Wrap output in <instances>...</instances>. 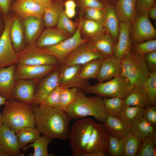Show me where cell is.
Segmentation results:
<instances>
[{
	"mask_svg": "<svg viewBox=\"0 0 156 156\" xmlns=\"http://www.w3.org/2000/svg\"><path fill=\"white\" fill-rule=\"evenodd\" d=\"M36 127L41 133L51 139H68L71 118L58 107L41 104L33 106Z\"/></svg>",
	"mask_w": 156,
	"mask_h": 156,
	"instance_id": "6da1fadb",
	"label": "cell"
},
{
	"mask_svg": "<svg viewBox=\"0 0 156 156\" xmlns=\"http://www.w3.org/2000/svg\"><path fill=\"white\" fill-rule=\"evenodd\" d=\"M2 114L3 125L16 133L25 127H36L33 106L31 104L7 100Z\"/></svg>",
	"mask_w": 156,
	"mask_h": 156,
	"instance_id": "7a4b0ae2",
	"label": "cell"
},
{
	"mask_svg": "<svg viewBox=\"0 0 156 156\" xmlns=\"http://www.w3.org/2000/svg\"><path fill=\"white\" fill-rule=\"evenodd\" d=\"M35 80L19 79L16 81L13 91V99L31 104L36 88Z\"/></svg>",
	"mask_w": 156,
	"mask_h": 156,
	"instance_id": "d6986e66",
	"label": "cell"
},
{
	"mask_svg": "<svg viewBox=\"0 0 156 156\" xmlns=\"http://www.w3.org/2000/svg\"><path fill=\"white\" fill-rule=\"evenodd\" d=\"M65 37L59 31L47 29L41 35L36 43L39 47L52 46L65 40Z\"/></svg>",
	"mask_w": 156,
	"mask_h": 156,
	"instance_id": "f546056e",
	"label": "cell"
},
{
	"mask_svg": "<svg viewBox=\"0 0 156 156\" xmlns=\"http://www.w3.org/2000/svg\"><path fill=\"white\" fill-rule=\"evenodd\" d=\"M145 60L150 71L156 69V50L145 54Z\"/></svg>",
	"mask_w": 156,
	"mask_h": 156,
	"instance_id": "681fc988",
	"label": "cell"
},
{
	"mask_svg": "<svg viewBox=\"0 0 156 156\" xmlns=\"http://www.w3.org/2000/svg\"><path fill=\"white\" fill-rule=\"evenodd\" d=\"M123 145L122 156H135L141 144L142 140L135 137L131 131L121 139Z\"/></svg>",
	"mask_w": 156,
	"mask_h": 156,
	"instance_id": "1f68e13d",
	"label": "cell"
},
{
	"mask_svg": "<svg viewBox=\"0 0 156 156\" xmlns=\"http://www.w3.org/2000/svg\"><path fill=\"white\" fill-rule=\"evenodd\" d=\"M104 10L105 17L104 27L106 32L116 42L119 34V20L115 5H106Z\"/></svg>",
	"mask_w": 156,
	"mask_h": 156,
	"instance_id": "cb8c5ba5",
	"label": "cell"
},
{
	"mask_svg": "<svg viewBox=\"0 0 156 156\" xmlns=\"http://www.w3.org/2000/svg\"><path fill=\"white\" fill-rule=\"evenodd\" d=\"M62 11L60 6L57 4H52L45 8L43 17L45 26L50 27L56 25Z\"/></svg>",
	"mask_w": 156,
	"mask_h": 156,
	"instance_id": "ab89813d",
	"label": "cell"
},
{
	"mask_svg": "<svg viewBox=\"0 0 156 156\" xmlns=\"http://www.w3.org/2000/svg\"><path fill=\"white\" fill-rule=\"evenodd\" d=\"M81 21L76 32L71 37L54 45L40 47L43 52L56 57L60 63L72 51L81 44L88 41L83 39L80 34Z\"/></svg>",
	"mask_w": 156,
	"mask_h": 156,
	"instance_id": "9c48e42d",
	"label": "cell"
},
{
	"mask_svg": "<svg viewBox=\"0 0 156 156\" xmlns=\"http://www.w3.org/2000/svg\"><path fill=\"white\" fill-rule=\"evenodd\" d=\"M105 1L107 2L106 5L112 4L115 5L116 1V0H105Z\"/></svg>",
	"mask_w": 156,
	"mask_h": 156,
	"instance_id": "680465c9",
	"label": "cell"
},
{
	"mask_svg": "<svg viewBox=\"0 0 156 156\" xmlns=\"http://www.w3.org/2000/svg\"><path fill=\"white\" fill-rule=\"evenodd\" d=\"M86 13L89 19L96 21L104 27L105 17L104 8H87Z\"/></svg>",
	"mask_w": 156,
	"mask_h": 156,
	"instance_id": "bcb514c9",
	"label": "cell"
},
{
	"mask_svg": "<svg viewBox=\"0 0 156 156\" xmlns=\"http://www.w3.org/2000/svg\"><path fill=\"white\" fill-rule=\"evenodd\" d=\"M82 65L60 66L58 86L62 88H76L81 89L90 85L88 80L80 76Z\"/></svg>",
	"mask_w": 156,
	"mask_h": 156,
	"instance_id": "4fadbf2b",
	"label": "cell"
},
{
	"mask_svg": "<svg viewBox=\"0 0 156 156\" xmlns=\"http://www.w3.org/2000/svg\"><path fill=\"white\" fill-rule=\"evenodd\" d=\"M14 18L5 17L4 30L0 37V69L17 63L18 53L14 50L9 31Z\"/></svg>",
	"mask_w": 156,
	"mask_h": 156,
	"instance_id": "7c38bea8",
	"label": "cell"
},
{
	"mask_svg": "<svg viewBox=\"0 0 156 156\" xmlns=\"http://www.w3.org/2000/svg\"><path fill=\"white\" fill-rule=\"evenodd\" d=\"M23 28L20 20L14 18L10 26L9 34L14 50L19 51L24 47V36Z\"/></svg>",
	"mask_w": 156,
	"mask_h": 156,
	"instance_id": "83f0119b",
	"label": "cell"
},
{
	"mask_svg": "<svg viewBox=\"0 0 156 156\" xmlns=\"http://www.w3.org/2000/svg\"><path fill=\"white\" fill-rule=\"evenodd\" d=\"M51 140L48 137L43 135L34 142L26 146L21 150L26 152L29 148L32 147L34 149V153L31 154L30 156H54L53 154H49L48 151V145Z\"/></svg>",
	"mask_w": 156,
	"mask_h": 156,
	"instance_id": "836d02e7",
	"label": "cell"
},
{
	"mask_svg": "<svg viewBox=\"0 0 156 156\" xmlns=\"http://www.w3.org/2000/svg\"><path fill=\"white\" fill-rule=\"evenodd\" d=\"M142 86L146 94L149 106L156 105V69L150 72L149 75Z\"/></svg>",
	"mask_w": 156,
	"mask_h": 156,
	"instance_id": "d590c367",
	"label": "cell"
},
{
	"mask_svg": "<svg viewBox=\"0 0 156 156\" xmlns=\"http://www.w3.org/2000/svg\"><path fill=\"white\" fill-rule=\"evenodd\" d=\"M102 60H94L82 65L80 72V76L88 80L90 79H96Z\"/></svg>",
	"mask_w": 156,
	"mask_h": 156,
	"instance_id": "74e56055",
	"label": "cell"
},
{
	"mask_svg": "<svg viewBox=\"0 0 156 156\" xmlns=\"http://www.w3.org/2000/svg\"><path fill=\"white\" fill-rule=\"evenodd\" d=\"M0 156H8L3 151L0 149Z\"/></svg>",
	"mask_w": 156,
	"mask_h": 156,
	"instance_id": "94428289",
	"label": "cell"
},
{
	"mask_svg": "<svg viewBox=\"0 0 156 156\" xmlns=\"http://www.w3.org/2000/svg\"><path fill=\"white\" fill-rule=\"evenodd\" d=\"M66 112L71 119H79L90 116L103 123L107 116L103 98L97 95L87 96L79 89L75 99L68 107Z\"/></svg>",
	"mask_w": 156,
	"mask_h": 156,
	"instance_id": "3957f363",
	"label": "cell"
},
{
	"mask_svg": "<svg viewBox=\"0 0 156 156\" xmlns=\"http://www.w3.org/2000/svg\"><path fill=\"white\" fill-rule=\"evenodd\" d=\"M106 57L98 52L88 41L74 50L59 65L60 66L83 65L94 60L103 59Z\"/></svg>",
	"mask_w": 156,
	"mask_h": 156,
	"instance_id": "30bf717a",
	"label": "cell"
},
{
	"mask_svg": "<svg viewBox=\"0 0 156 156\" xmlns=\"http://www.w3.org/2000/svg\"><path fill=\"white\" fill-rule=\"evenodd\" d=\"M144 109L139 106L124 105L117 117L123 122L131 125L136 118L143 116Z\"/></svg>",
	"mask_w": 156,
	"mask_h": 156,
	"instance_id": "e575fe53",
	"label": "cell"
},
{
	"mask_svg": "<svg viewBox=\"0 0 156 156\" xmlns=\"http://www.w3.org/2000/svg\"><path fill=\"white\" fill-rule=\"evenodd\" d=\"M156 130L142 140L140 147L136 156H156Z\"/></svg>",
	"mask_w": 156,
	"mask_h": 156,
	"instance_id": "d6a6232c",
	"label": "cell"
},
{
	"mask_svg": "<svg viewBox=\"0 0 156 156\" xmlns=\"http://www.w3.org/2000/svg\"><path fill=\"white\" fill-rule=\"evenodd\" d=\"M132 49L138 54L144 55L156 50V40L153 39L138 43H132Z\"/></svg>",
	"mask_w": 156,
	"mask_h": 156,
	"instance_id": "b9f144b4",
	"label": "cell"
},
{
	"mask_svg": "<svg viewBox=\"0 0 156 156\" xmlns=\"http://www.w3.org/2000/svg\"><path fill=\"white\" fill-rule=\"evenodd\" d=\"M41 134L36 127H27L20 130L16 135L21 149L34 142L41 136Z\"/></svg>",
	"mask_w": 156,
	"mask_h": 156,
	"instance_id": "4dcf8cb0",
	"label": "cell"
},
{
	"mask_svg": "<svg viewBox=\"0 0 156 156\" xmlns=\"http://www.w3.org/2000/svg\"><path fill=\"white\" fill-rule=\"evenodd\" d=\"M59 66L57 64L17 66L15 72V79L37 80L47 75Z\"/></svg>",
	"mask_w": 156,
	"mask_h": 156,
	"instance_id": "9a60e30c",
	"label": "cell"
},
{
	"mask_svg": "<svg viewBox=\"0 0 156 156\" xmlns=\"http://www.w3.org/2000/svg\"><path fill=\"white\" fill-rule=\"evenodd\" d=\"M148 14H137L132 23L130 31L132 43L156 39V30L150 21Z\"/></svg>",
	"mask_w": 156,
	"mask_h": 156,
	"instance_id": "8fae6325",
	"label": "cell"
},
{
	"mask_svg": "<svg viewBox=\"0 0 156 156\" xmlns=\"http://www.w3.org/2000/svg\"><path fill=\"white\" fill-rule=\"evenodd\" d=\"M78 89L62 88L60 94L59 108L66 112L68 107L75 99Z\"/></svg>",
	"mask_w": 156,
	"mask_h": 156,
	"instance_id": "60d3db41",
	"label": "cell"
},
{
	"mask_svg": "<svg viewBox=\"0 0 156 156\" xmlns=\"http://www.w3.org/2000/svg\"><path fill=\"white\" fill-rule=\"evenodd\" d=\"M45 8L51 5L52 3L51 0H34Z\"/></svg>",
	"mask_w": 156,
	"mask_h": 156,
	"instance_id": "11a10c76",
	"label": "cell"
},
{
	"mask_svg": "<svg viewBox=\"0 0 156 156\" xmlns=\"http://www.w3.org/2000/svg\"><path fill=\"white\" fill-rule=\"evenodd\" d=\"M148 14L149 18L154 21L156 20V3L149 10Z\"/></svg>",
	"mask_w": 156,
	"mask_h": 156,
	"instance_id": "f5cc1de1",
	"label": "cell"
},
{
	"mask_svg": "<svg viewBox=\"0 0 156 156\" xmlns=\"http://www.w3.org/2000/svg\"><path fill=\"white\" fill-rule=\"evenodd\" d=\"M121 62L120 75L127 78L133 86H142L150 74L144 55L137 54L132 49Z\"/></svg>",
	"mask_w": 156,
	"mask_h": 156,
	"instance_id": "277c9868",
	"label": "cell"
},
{
	"mask_svg": "<svg viewBox=\"0 0 156 156\" xmlns=\"http://www.w3.org/2000/svg\"><path fill=\"white\" fill-rule=\"evenodd\" d=\"M57 24L60 31L70 34L75 30L74 23L69 19L63 11L60 15Z\"/></svg>",
	"mask_w": 156,
	"mask_h": 156,
	"instance_id": "7bdbcfd3",
	"label": "cell"
},
{
	"mask_svg": "<svg viewBox=\"0 0 156 156\" xmlns=\"http://www.w3.org/2000/svg\"><path fill=\"white\" fill-rule=\"evenodd\" d=\"M103 125L111 137L121 139L130 132L131 125L125 123L117 116L107 115Z\"/></svg>",
	"mask_w": 156,
	"mask_h": 156,
	"instance_id": "7402d4cb",
	"label": "cell"
},
{
	"mask_svg": "<svg viewBox=\"0 0 156 156\" xmlns=\"http://www.w3.org/2000/svg\"><path fill=\"white\" fill-rule=\"evenodd\" d=\"M123 99L118 97L103 98V104L107 115L117 116L124 105Z\"/></svg>",
	"mask_w": 156,
	"mask_h": 156,
	"instance_id": "f35d334b",
	"label": "cell"
},
{
	"mask_svg": "<svg viewBox=\"0 0 156 156\" xmlns=\"http://www.w3.org/2000/svg\"><path fill=\"white\" fill-rule=\"evenodd\" d=\"M122 70L121 61L115 57L102 60L96 79L99 82L106 81L120 75Z\"/></svg>",
	"mask_w": 156,
	"mask_h": 156,
	"instance_id": "ffe728a7",
	"label": "cell"
},
{
	"mask_svg": "<svg viewBox=\"0 0 156 156\" xmlns=\"http://www.w3.org/2000/svg\"><path fill=\"white\" fill-rule=\"evenodd\" d=\"M131 24L119 21V34L114 46V56L121 61L132 49V42L130 37Z\"/></svg>",
	"mask_w": 156,
	"mask_h": 156,
	"instance_id": "e0dca14e",
	"label": "cell"
},
{
	"mask_svg": "<svg viewBox=\"0 0 156 156\" xmlns=\"http://www.w3.org/2000/svg\"><path fill=\"white\" fill-rule=\"evenodd\" d=\"M95 123L91 118H82L76 122L69 130L68 139L74 155L84 156Z\"/></svg>",
	"mask_w": 156,
	"mask_h": 156,
	"instance_id": "8992f818",
	"label": "cell"
},
{
	"mask_svg": "<svg viewBox=\"0 0 156 156\" xmlns=\"http://www.w3.org/2000/svg\"><path fill=\"white\" fill-rule=\"evenodd\" d=\"M81 27H82L86 34L91 38L90 40L100 36L106 32L104 27L101 24L89 19L85 20L83 23L81 21Z\"/></svg>",
	"mask_w": 156,
	"mask_h": 156,
	"instance_id": "8d00e7d4",
	"label": "cell"
},
{
	"mask_svg": "<svg viewBox=\"0 0 156 156\" xmlns=\"http://www.w3.org/2000/svg\"><path fill=\"white\" fill-rule=\"evenodd\" d=\"M62 88L57 86L40 104L59 108L60 94Z\"/></svg>",
	"mask_w": 156,
	"mask_h": 156,
	"instance_id": "ee69618b",
	"label": "cell"
},
{
	"mask_svg": "<svg viewBox=\"0 0 156 156\" xmlns=\"http://www.w3.org/2000/svg\"><path fill=\"white\" fill-rule=\"evenodd\" d=\"M45 9V7L34 0H16L10 10L24 19L31 16L42 19Z\"/></svg>",
	"mask_w": 156,
	"mask_h": 156,
	"instance_id": "5bb4252c",
	"label": "cell"
},
{
	"mask_svg": "<svg viewBox=\"0 0 156 156\" xmlns=\"http://www.w3.org/2000/svg\"><path fill=\"white\" fill-rule=\"evenodd\" d=\"M24 50L18 53L17 66L59 64L55 57L42 51L34 42Z\"/></svg>",
	"mask_w": 156,
	"mask_h": 156,
	"instance_id": "ba28073f",
	"label": "cell"
},
{
	"mask_svg": "<svg viewBox=\"0 0 156 156\" xmlns=\"http://www.w3.org/2000/svg\"><path fill=\"white\" fill-rule=\"evenodd\" d=\"M7 99L0 95V106L4 105L6 103Z\"/></svg>",
	"mask_w": 156,
	"mask_h": 156,
	"instance_id": "6f0895ef",
	"label": "cell"
},
{
	"mask_svg": "<svg viewBox=\"0 0 156 156\" xmlns=\"http://www.w3.org/2000/svg\"><path fill=\"white\" fill-rule=\"evenodd\" d=\"M64 12L69 18L73 17L75 15V9L74 8H65Z\"/></svg>",
	"mask_w": 156,
	"mask_h": 156,
	"instance_id": "db71d44e",
	"label": "cell"
},
{
	"mask_svg": "<svg viewBox=\"0 0 156 156\" xmlns=\"http://www.w3.org/2000/svg\"><path fill=\"white\" fill-rule=\"evenodd\" d=\"M0 149L8 156H21L16 133L3 125L0 128Z\"/></svg>",
	"mask_w": 156,
	"mask_h": 156,
	"instance_id": "ac0fdd59",
	"label": "cell"
},
{
	"mask_svg": "<svg viewBox=\"0 0 156 156\" xmlns=\"http://www.w3.org/2000/svg\"><path fill=\"white\" fill-rule=\"evenodd\" d=\"M110 138L103 124L96 122L84 156H106L108 153Z\"/></svg>",
	"mask_w": 156,
	"mask_h": 156,
	"instance_id": "52a82bcc",
	"label": "cell"
},
{
	"mask_svg": "<svg viewBox=\"0 0 156 156\" xmlns=\"http://www.w3.org/2000/svg\"><path fill=\"white\" fill-rule=\"evenodd\" d=\"M11 0H0V10L4 14L8 13L11 7Z\"/></svg>",
	"mask_w": 156,
	"mask_h": 156,
	"instance_id": "816d5d0a",
	"label": "cell"
},
{
	"mask_svg": "<svg viewBox=\"0 0 156 156\" xmlns=\"http://www.w3.org/2000/svg\"><path fill=\"white\" fill-rule=\"evenodd\" d=\"M3 125L2 114L0 112V128Z\"/></svg>",
	"mask_w": 156,
	"mask_h": 156,
	"instance_id": "91938a15",
	"label": "cell"
},
{
	"mask_svg": "<svg viewBox=\"0 0 156 156\" xmlns=\"http://www.w3.org/2000/svg\"><path fill=\"white\" fill-rule=\"evenodd\" d=\"M123 99L124 105L139 106L144 109L149 106L146 94L142 85L134 86Z\"/></svg>",
	"mask_w": 156,
	"mask_h": 156,
	"instance_id": "484cf974",
	"label": "cell"
},
{
	"mask_svg": "<svg viewBox=\"0 0 156 156\" xmlns=\"http://www.w3.org/2000/svg\"><path fill=\"white\" fill-rule=\"evenodd\" d=\"M14 65L0 69V95L7 100L13 99L16 82Z\"/></svg>",
	"mask_w": 156,
	"mask_h": 156,
	"instance_id": "44dd1931",
	"label": "cell"
},
{
	"mask_svg": "<svg viewBox=\"0 0 156 156\" xmlns=\"http://www.w3.org/2000/svg\"><path fill=\"white\" fill-rule=\"evenodd\" d=\"M155 1L156 0H136L137 14L148 13L149 10L156 3Z\"/></svg>",
	"mask_w": 156,
	"mask_h": 156,
	"instance_id": "7dc6e473",
	"label": "cell"
},
{
	"mask_svg": "<svg viewBox=\"0 0 156 156\" xmlns=\"http://www.w3.org/2000/svg\"><path fill=\"white\" fill-rule=\"evenodd\" d=\"M142 116L155 128L156 127V105L149 106L145 109Z\"/></svg>",
	"mask_w": 156,
	"mask_h": 156,
	"instance_id": "c3c4849f",
	"label": "cell"
},
{
	"mask_svg": "<svg viewBox=\"0 0 156 156\" xmlns=\"http://www.w3.org/2000/svg\"><path fill=\"white\" fill-rule=\"evenodd\" d=\"M25 40L27 44L34 42L41 29V19L35 17H29L24 19Z\"/></svg>",
	"mask_w": 156,
	"mask_h": 156,
	"instance_id": "4316f807",
	"label": "cell"
},
{
	"mask_svg": "<svg viewBox=\"0 0 156 156\" xmlns=\"http://www.w3.org/2000/svg\"><path fill=\"white\" fill-rule=\"evenodd\" d=\"M89 42L98 52L106 57L114 56V48L116 42L107 32Z\"/></svg>",
	"mask_w": 156,
	"mask_h": 156,
	"instance_id": "d4e9b609",
	"label": "cell"
},
{
	"mask_svg": "<svg viewBox=\"0 0 156 156\" xmlns=\"http://www.w3.org/2000/svg\"><path fill=\"white\" fill-rule=\"evenodd\" d=\"M84 5L87 8H104L105 6L99 0H82Z\"/></svg>",
	"mask_w": 156,
	"mask_h": 156,
	"instance_id": "f907efd6",
	"label": "cell"
},
{
	"mask_svg": "<svg viewBox=\"0 0 156 156\" xmlns=\"http://www.w3.org/2000/svg\"><path fill=\"white\" fill-rule=\"evenodd\" d=\"M65 8L75 9L76 5L75 2L72 0H68L65 3Z\"/></svg>",
	"mask_w": 156,
	"mask_h": 156,
	"instance_id": "9f6ffc18",
	"label": "cell"
},
{
	"mask_svg": "<svg viewBox=\"0 0 156 156\" xmlns=\"http://www.w3.org/2000/svg\"><path fill=\"white\" fill-rule=\"evenodd\" d=\"M123 149V145L121 139L110 136L107 155L122 156Z\"/></svg>",
	"mask_w": 156,
	"mask_h": 156,
	"instance_id": "f6af8a7d",
	"label": "cell"
},
{
	"mask_svg": "<svg viewBox=\"0 0 156 156\" xmlns=\"http://www.w3.org/2000/svg\"><path fill=\"white\" fill-rule=\"evenodd\" d=\"M115 7L119 21L131 24L137 14L136 0H116Z\"/></svg>",
	"mask_w": 156,
	"mask_h": 156,
	"instance_id": "603a6c76",
	"label": "cell"
},
{
	"mask_svg": "<svg viewBox=\"0 0 156 156\" xmlns=\"http://www.w3.org/2000/svg\"><path fill=\"white\" fill-rule=\"evenodd\" d=\"M60 66L49 73L36 87L34 95L33 103L40 104L57 86L60 72Z\"/></svg>",
	"mask_w": 156,
	"mask_h": 156,
	"instance_id": "2e32d148",
	"label": "cell"
},
{
	"mask_svg": "<svg viewBox=\"0 0 156 156\" xmlns=\"http://www.w3.org/2000/svg\"><path fill=\"white\" fill-rule=\"evenodd\" d=\"M155 129L142 116L135 119L131 124L130 131L137 138L143 140Z\"/></svg>",
	"mask_w": 156,
	"mask_h": 156,
	"instance_id": "f1b7e54d",
	"label": "cell"
},
{
	"mask_svg": "<svg viewBox=\"0 0 156 156\" xmlns=\"http://www.w3.org/2000/svg\"><path fill=\"white\" fill-rule=\"evenodd\" d=\"M133 86L125 77L119 75L109 80L84 87L81 90L85 93L95 94L102 98H125Z\"/></svg>",
	"mask_w": 156,
	"mask_h": 156,
	"instance_id": "5b68a950",
	"label": "cell"
}]
</instances>
